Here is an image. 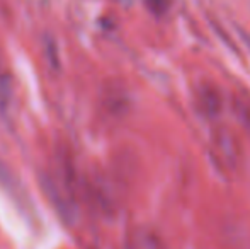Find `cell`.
<instances>
[{"instance_id": "4", "label": "cell", "mask_w": 250, "mask_h": 249, "mask_svg": "<svg viewBox=\"0 0 250 249\" xmlns=\"http://www.w3.org/2000/svg\"><path fill=\"white\" fill-rule=\"evenodd\" d=\"M231 108L237 120L247 130H250V96L249 94H235L231 101Z\"/></svg>"}, {"instance_id": "1", "label": "cell", "mask_w": 250, "mask_h": 249, "mask_svg": "<svg viewBox=\"0 0 250 249\" xmlns=\"http://www.w3.org/2000/svg\"><path fill=\"white\" fill-rule=\"evenodd\" d=\"M213 156L227 169H237L242 159V143L230 126H216L211 133Z\"/></svg>"}, {"instance_id": "5", "label": "cell", "mask_w": 250, "mask_h": 249, "mask_svg": "<svg viewBox=\"0 0 250 249\" xmlns=\"http://www.w3.org/2000/svg\"><path fill=\"white\" fill-rule=\"evenodd\" d=\"M10 86H9V80L0 73V110H5L10 103Z\"/></svg>"}, {"instance_id": "2", "label": "cell", "mask_w": 250, "mask_h": 249, "mask_svg": "<svg viewBox=\"0 0 250 249\" xmlns=\"http://www.w3.org/2000/svg\"><path fill=\"white\" fill-rule=\"evenodd\" d=\"M192 103H194L196 111L206 120H213L223 111L225 99L221 91L218 89L214 84L203 82L194 89V96H192Z\"/></svg>"}, {"instance_id": "3", "label": "cell", "mask_w": 250, "mask_h": 249, "mask_svg": "<svg viewBox=\"0 0 250 249\" xmlns=\"http://www.w3.org/2000/svg\"><path fill=\"white\" fill-rule=\"evenodd\" d=\"M125 249H167V244L153 227L140 224L126 232Z\"/></svg>"}]
</instances>
